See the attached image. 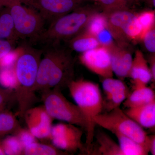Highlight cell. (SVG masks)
I'll use <instances>...</instances> for the list:
<instances>
[{
    "mask_svg": "<svg viewBox=\"0 0 155 155\" xmlns=\"http://www.w3.org/2000/svg\"><path fill=\"white\" fill-rule=\"evenodd\" d=\"M34 91L67 87L74 80L75 62L70 49L61 45L44 47Z\"/></svg>",
    "mask_w": 155,
    "mask_h": 155,
    "instance_id": "6da1fadb",
    "label": "cell"
},
{
    "mask_svg": "<svg viewBox=\"0 0 155 155\" xmlns=\"http://www.w3.org/2000/svg\"><path fill=\"white\" fill-rule=\"evenodd\" d=\"M67 87L86 120L85 147V152L87 153L94 139L96 124L94 119L101 114L104 109V100L101 89L97 84L84 79L73 80Z\"/></svg>",
    "mask_w": 155,
    "mask_h": 155,
    "instance_id": "7a4b0ae2",
    "label": "cell"
},
{
    "mask_svg": "<svg viewBox=\"0 0 155 155\" xmlns=\"http://www.w3.org/2000/svg\"><path fill=\"white\" fill-rule=\"evenodd\" d=\"M96 12L94 9L80 7L59 17L48 25L34 45L44 47L69 41L84 30L89 20Z\"/></svg>",
    "mask_w": 155,
    "mask_h": 155,
    "instance_id": "3957f363",
    "label": "cell"
},
{
    "mask_svg": "<svg viewBox=\"0 0 155 155\" xmlns=\"http://www.w3.org/2000/svg\"><path fill=\"white\" fill-rule=\"evenodd\" d=\"M7 6L13 19L17 38L34 45L46 29L44 19L35 9L22 0H11Z\"/></svg>",
    "mask_w": 155,
    "mask_h": 155,
    "instance_id": "277c9868",
    "label": "cell"
},
{
    "mask_svg": "<svg viewBox=\"0 0 155 155\" xmlns=\"http://www.w3.org/2000/svg\"><path fill=\"white\" fill-rule=\"evenodd\" d=\"M41 92L44 106L53 119L65 121L86 130V120L80 109L67 99L61 89L54 88Z\"/></svg>",
    "mask_w": 155,
    "mask_h": 155,
    "instance_id": "5b68a950",
    "label": "cell"
},
{
    "mask_svg": "<svg viewBox=\"0 0 155 155\" xmlns=\"http://www.w3.org/2000/svg\"><path fill=\"white\" fill-rule=\"evenodd\" d=\"M94 122L96 125H99L112 133L117 132L132 139L144 146L149 152L150 135L120 108L101 113L94 117Z\"/></svg>",
    "mask_w": 155,
    "mask_h": 155,
    "instance_id": "8992f818",
    "label": "cell"
},
{
    "mask_svg": "<svg viewBox=\"0 0 155 155\" xmlns=\"http://www.w3.org/2000/svg\"><path fill=\"white\" fill-rule=\"evenodd\" d=\"M106 14L107 28L117 43H127V41L129 40H141L142 28L139 21L138 14L127 8Z\"/></svg>",
    "mask_w": 155,
    "mask_h": 155,
    "instance_id": "52a82bcc",
    "label": "cell"
},
{
    "mask_svg": "<svg viewBox=\"0 0 155 155\" xmlns=\"http://www.w3.org/2000/svg\"><path fill=\"white\" fill-rule=\"evenodd\" d=\"M82 135V130L76 125L59 123L52 126L50 139L53 145L64 151L84 152L86 149L81 142Z\"/></svg>",
    "mask_w": 155,
    "mask_h": 155,
    "instance_id": "ba28073f",
    "label": "cell"
},
{
    "mask_svg": "<svg viewBox=\"0 0 155 155\" xmlns=\"http://www.w3.org/2000/svg\"><path fill=\"white\" fill-rule=\"evenodd\" d=\"M35 9L50 25L59 17L80 7L81 0H26L22 1Z\"/></svg>",
    "mask_w": 155,
    "mask_h": 155,
    "instance_id": "9c48e42d",
    "label": "cell"
},
{
    "mask_svg": "<svg viewBox=\"0 0 155 155\" xmlns=\"http://www.w3.org/2000/svg\"><path fill=\"white\" fill-rule=\"evenodd\" d=\"M81 64L89 70L104 78L113 77L110 50L100 46L82 53L80 57Z\"/></svg>",
    "mask_w": 155,
    "mask_h": 155,
    "instance_id": "30bf717a",
    "label": "cell"
},
{
    "mask_svg": "<svg viewBox=\"0 0 155 155\" xmlns=\"http://www.w3.org/2000/svg\"><path fill=\"white\" fill-rule=\"evenodd\" d=\"M23 118L28 130L36 138L50 139L53 119L44 106L31 108L26 111Z\"/></svg>",
    "mask_w": 155,
    "mask_h": 155,
    "instance_id": "8fae6325",
    "label": "cell"
},
{
    "mask_svg": "<svg viewBox=\"0 0 155 155\" xmlns=\"http://www.w3.org/2000/svg\"><path fill=\"white\" fill-rule=\"evenodd\" d=\"M127 43H116L109 49L113 73L120 79L129 77L133 57Z\"/></svg>",
    "mask_w": 155,
    "mask_h": 155,
    "instance_id": "7c38bea8",
    "label": "cell"
},
{
    "mask_svg": "<svg viewBox=\"0 0 155 155\" xmlns=\"http://www.w3.org/2000/svg\"><path fill=\"white\" fill-rule=\"evenodd\" d=\"M133 81L134 88L147 86L152 80L147 61L140 50L135 52L129 77Z\"/></svg>",
    "mask_w": 155,
    "mask_h": 155,
    "instance_id": "4fadbf2b",
    "label": "cell"
},
{
    "mask_svg": "<svg viewBox=\"0 0 155 155\" xmlns=\"http://www.w3.org/2000/svg\"><path fill=\"white\" fill-rule=\"evenodd\" d=\"M124 112L143 128L154 129L155 101L144 105L127 108Z\"/></svg>",
    "mask_w": 155,
    "mask_h": 155,
    "instance_id": "5bb4252c",
    "label": "cell"
},
{
    "mask_svg": "<svg viewBox=\"0 0 155 155\" xmlns=\"http://www.w3.org/2000/svg\"><path fill=\"white\" fill-rule=\"evenodd\" d=\"M96 142L95 146H92L87 153L91 155H123L119 144L108 134L99 131L94 135Z\"/></svg>",
    "mask_w": 155,
    "mask_h": 155,
    "instance_id": "9a60e30c",
    "label": "cell"
},
{
    "mask_svg": "<svg viewBox=\"0 0 155 155\" xmlns=\"http://www.w3.org/2000/svg\"><path fill=\"white\" fill-rule=\"evenodd\" d=\"M155 101V92L153 88L147 86L134 88L123 102L125 107H135L147 104Z\"/></svg>",
    "mask_w": 155,
    "mask_h": 155,
    "instance_id": "2e32d148",
    "label": "cell"
},
{
    "mask_svg": "<svg viewBox=\"0 0 155 155\" xmlns=\"http://www.w3.org/2000/svg\"><path fill=\"white\" fill-rule=\"evenodd\" d=\"M67 42L70 49L81 53L101 46L96 37L85 31Z\"/></svg>",
    "mask_w": 155,
    "mask_h": 155,
    "instance_id": "e0dca14e",
    "label": "cell"
},
{
    "mask_svg": "<svg viewBox=\"0 0 155 155\" xmlns=\"http://www.w3.org/2000/svg\"><path fill=\"white\" fill-rule=\"evenodd\" d=\"M113 133L118 139L119 147L123 155H148V150L144 146L118 132Z\"/></svg>",
    "mask_w": 155,
    "mask_h": 155,
    "instance_id": "ac0fdd59",
    "label": "cell"
},
{
    "mask_svg": "<svg viewBox=\"0 0 155 155\" xmlns=\"http://www.w3.org/2000/svg\"><path fill=\"white\" fill-rule=\"evenodd\" d=\"M0 39L16 42L18 40L14 30V22L8 6L0 11Z\"/></svg>",
    "mask_w": 155,
    "mask_h": 155,
    "instance_id": "d6986e66",
    "label": "cell"
},
{
    "mask_svg": "<svg viewBox=\"0 0 155 155\" xmlns=\"http://www.w3.org/2000/svg\"><path fill=\"white\" fill-rule=\"evenodd\" d=\"M22 127L16 116L8 110L0 113V137L15 135Z\"/></svg>",
    "mask_w": 155,
    "mask_h": 155,
    "instance_id": "ffe728a7",
    "label": "cell"
},
{
    "mask_svg": "<svg viewBox=\"0 0 155 155\" xmlns=\"http://www.w3.org/2000/svg\"><path fill=\"white\" fill-rule=\"evenodd\" d=\"M69 153L56 147L53 144L32 143L24 148V155H67Z\"/></svg>",
    "mask_w": 155,
    "mask_h": 155,
    "instance_id": "44dd1931",
    "label": "cell"
},
{
    "mask_svg": "<svg viewBox=\"0 0 155 155\" xmlns=\"http://www.w3.org/2000/svg\"><path fill=\"white\" fill-rule=\"evenodd\" d=\"M107 27V18L105 13L96 12L89 20L85 31L96 36L97 34Z\"/></svg>",
    "mask_w": 155,
    "mask_h": 155,
    "instance_id": "7402d4cb",
    "label": "cell"
},
{
    "mask_svg": "<svg viewBox=\"0 0 155 155\" xmlns=\"http://www.w3.org/2000/svg\"><path fill=\"white\" fill-rule=\"evenodd\" d=\"M128 94L129 90L127 86L117 91L106 98L105 102H104V109L105 108L107 112H108L116 108L119 107Z\"/></svg>",
    "mask_w": 155,
    "mask_h": 155,
    "instance_id": "603a6c76",
    "label": "cell"
},
{
    "mask_svg": "<svg viewBox=\"0 0 155 155\" xmlns=\"http://www.w3.org/2000/svg\"><path fill=\"white\" fill-rule=\"evenodd\" d=\"M2 145L5 155H23L24 147L16 136L9 135L4 137Z\"/></svg>",
    "mask_w": 155,
    "mask_h": 155,
    "instance_id": "cb8c5ba5",
    "label": "cell"
},
{
    "mask_svg": "<svg viewBox=\"0 0 155 155\" xmlns=\"http://www.w3.org/2000/svg\"><path fill=\"white\" fill-rule=\"evenodd\" d=\"M102 87L106 98L117 91L127 87L121 79H115L113 77L104 78Z\"/></svg>",
    "mask_w": 155,
    "mask_h": 155,
    "instance_id": "d4e9b609",
    "label": "cell"
},
{
    "mask_svg": "<svg viewBox=\"0 0 155 155\" xmlns=\"http://www.w3.org/2000/svg\"><path fill=\"white\" fill-rule=\"evenodd\" d=\"M137 17L142 28V39L147 31L155 27V11H144L137 15Z\"/></svg>",
    "mask_w": 155,
    "mask_h": 155,
    "instance_id": "484cf974",
    "label": "cell"
},
{
    "mask_svg": "<svg viewBox=\"0 0 155 155\" xmlns=\"http://www.w3.org/2000/svg\"><path fill=\"white\" fill-rule=\"evenodd\" d=\"M106 14L116 10L127 8L129 0H98Z\"/></svg>",
    "mask_w": 155,
    "mask_h": 155,
    "instance_id": "4316f807",
    "label": "cell"
},
{
    "mask_svg": "<svg viewBox=\"0 0 155 155\" xmlns=\"http://www.w3.org/2000/svg\"><path fill=\"white\" fill-rule=\"evenodd\" d=\"M14 101L16 102L14 91L0 86V113L8 110L7 107Z\"/></svg>",
    "mask_w": 155,
    "mask_h": 155,
    "instance_id": "83f0119b",
    "label": "cell"
},
{
    "mask_svg": "<svg viewBox=\"0 0 155 155\" xmlns=\"http://www.w3.org/2000/svg\"><path fill=\"white\" fill-rule=\"evenodd\" d=\"M96 37L101 46L107 48L108 49L116 43L113 34L107 27L99 31Z\"/></svg>",
    "mask_w": 155,
    "mask_h": 155,
    "instance_id": "f1b7e54d",
    "label": "cell"
},
{
    "mask_svg": "<svg viewBox=\"0 0 155 155\" xmlns=\"http://www.w3.org/2000/svg\"><path fill=\"white\" fill-rule=\"evenodd\" d=\"M142 40L143 41L146 49L149 52L155 54V28L153 27L147 31Z\"/></svg>",
    "mask_w": 155,
    "mask_h": 155,
    "instance_id": "f546056e",
    "label": "cell"
},
{
    "mask_svg": "<svg viewBox=\"0 0 155 155\" xmlns=\"http://www.w3.org/2000/svg\"><path fill=\"white\" fill-rule=\"evenodd\" d=\"M15 136L19 139L24 148L30 143L36 142V137L28 130L21 128Z\"/></svg>",
    "mask_w": 155,
    "mask_h": 155,
    "instance_id": "4dcf8cb0",
    "label": "cell"
},
{
    "mask_svg": "<svg viewBox=\"0 0 155 155\" xmlns=\"http://www.w3.org/2000/svg\"><path fill=\"white\" fill-rule=\"evenodd\" d=\"M16 42L0 39V66L3 58L12 51Z\"/></svg>",
    "mask_w": 155,
    "mask_h": 155,
    "instance_id": "1f68e13d",
    "label": "cell"
},
{
    "mask_svg": "<svg viewBox=\"0 0 155 155\" xmlns=\"http://www.w3.org/2000/svg\"><path fill=\"white\" fill-rule=\"evenodd\" d=\"M149 67L150 71L152 76L151 82H152L153 88L154 87L155 84V54H153L152 55L149 59Z\"/></svg>",
    "mask_w": 155,
    "mask_h": 155,
    "instance_id": "d6a6232c",
    "label": "cell"
},
{
    "mask_svg": "<svg viewBox=\"0 0 155 155\" xmlns=\"http://www.w3.org/2000/svg\"><path fill=\"white\" fill-rule=\"evenodd\" d=\"M149 150L152 155H155V135H150V141L149 144Z\"/></svg>",
    "mask_w": 155,
    "mask_h": 155,
    "instance_id": "836d02e7",
    "label": "cell"
},
{
    "mask_svg": "<svg viewBox=\"0 0 155 155\" xmlns=\"http://www.w3.org/2000/svg\"><path fill=\"white\" fill-rule=\"evenodd\" d=\"M11 0H0V8L7 6Z\"/></svg>",
    "mask_w": 155,
    "mask_h": 155,
    "instance_id": "e575fe53",
    "label": "cell"
},
{
    "mask_svg": "<svg viewBox=\"0 0 155 155\" xmlns=\"http://www.w3.org/2000/svg\"><path fill=\"white\" fill-rule=\"evenodd\" d=\"M22 1H26V0H22Z\"/></svg>",
    "mask_w": 155,
    "mask_h": 155,
    "instance_id": "d590c367",
    "label": "cell"
}]
</instances>
